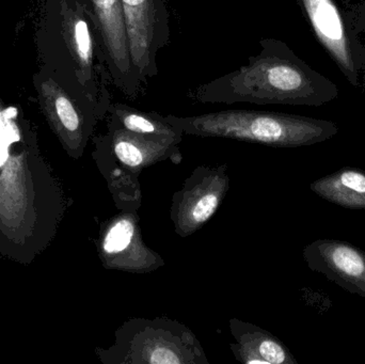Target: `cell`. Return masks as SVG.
Returning a JSON list of instances; mask_svg holds the SVG:
<instances>
[{
	"label": "cell",
	"mask_w": 365,
	"mask_h": 364,
	"mask_svg": "<svg viewBox=\"0 0 365 364\" xmlns=\"http://www.w3.org/2000/svg\"><path fill=\"white\" fill-rule=\"evenodd\" d=\"M255 328V327H253ZM231 331L237 340L238 355L240 360L247 364H296L297 361L289 352L287 346L263 329L252 331V326L231 321Z\"/></svg>",
	"instance_id": "4fadbf2b"
},
{
	"label": "cell",
	"mask_w": 365,
	"mask_h": 364,
	"mask_svg": "<svg viewBox=\"0 0 365 364\" xmlns=\"http://www.w3.org/2000/svg\"><path fill=\"white\" fill-rule=\"evenodd\" d=\"M311 190L324 200L354 211H365V171L344 167L313 182Z\"/></svg>",
	"instance_id": "5bb4252c"
},
{
	"label": "cell",
	"mask_w": 365,
	"mask_h": 364,
	"mask_svg": "<svg viewBox=\"0 0 365 364\" xmlns=\"http://www.w3.org/2000/svg\"><path fill=\"white\" fill-rule=\"evenodd\" d=\"M354 8H355L356 10L360 11V12L365 13V0L364 1L359 2V4H356Z\"/></svg>",
	"instance_id": "e0dca14e"
},
{
	"label": "cell",
	"mask_w": 365,
	"mask_h": 364,
	"mask_svg": "<svg viewBox=\"0 0 365 364\" xmlns=\"http://www.w3.org/2000/svg\"><path fill=\"white\" fill-rule=\"evenodd\" d=\"M354 15H355L356 23H357L358 30L362 36V40H364L365 46V13L360 12V11L356 10L353 8ZM361 85L364 87V92L365 95V59L364 68H362V76H361Z\"/></svg>",
	"instance_id": "2e32d148"
},
{
	"label": "cell",
	"mask_w": 365,
	"mask_h": 364,
	"mask_svg": "<svg viewBox=\"0 0 365 364\" xmlns=\"http://www.w3.org/2000/svg\"><path fill=\"white\" fill-rule=\"evenodd\" d=\"M180 139L152 135L137 134L124 128L107 123V132L96 137V152L93 156L96 164L113 165L115 168L101 169L108 181L113 196L126 192L128 209L133 203H140L132 196V192L140 194L138 177L141 171L156 162L175 158L181 160Z\"/></svg>",
	"instance_id": "277c9868"
},
{
	"label": "cell",
	"mask_w": 365,
	"mask_h": 364,
	"mask_svg": "<svg viewBox=\"0 0 365 364\" xmlns=\"http://www.w3.org/2000/svg\"><path fill=\"white\" fill-rule=\"evenodd\" d=\"M104 363L182 364L207 363L192 333L177 321L133 320L115 333Z\"/></svg>",
	"instance_id": "5b68a950"
},
{
	"label": "cell",
	"mask_w": 365,
	"mask_h": 364,
	"mask_svg": "<svg viewBox=\"0 0 365 364\" xmlns=\"http://www.w3.org/2000/svg\"><path fill=\"white\" fill-rule=\"evenodd\" d=\"M357 2V4H359V2L364 1V0H343V4H351V2Z\"/></svg>",
	"instance_id": "ac0fdd59"
},
{
	"label": "cell",
	"mask_w": 365,
	"mask_h": 364,
	"mask_svg": "<svg viewBox=\"0 0 365 364\" xmlns=\"http://www.w3.org/2000/svg\"><path fill=\"white\" fill-rule=\"evenodd\" d=\"M133 71L143 89L158 74V53L170 42L167 0H121Z\"/></svg>",
	"instance_id": "ba28073f"
},
{
	"label": "cell",
	"mask_w": 365,
	"mask_h": 364,
	"mask_svg": "<svg viewBox=\"0 0 365 364\" xmlns=\"http://www.w3.org/2000/svg\"><path fill=\"white\" fill-rule=\"evenodd\" d=\"M304 258L311 271L365 298V252L357 246L336 239H317L304 247Z\"/></svg>",
	"instance_id": "8fae6325"
},
{
	"label": "cell",
	"mask_w": 365,
	"mask_h": 364,
	"mask_svg": "<svg viewBox=\"0 0 365 364\" xmlns=\"http://www.w3.org/2000/svg\"><path fill=\"white\" fill-rule=\"evenodd\" d=\"M135 214L113 218L101 239V258L107 269L128 271H152L164 264L158 254L145 245Z\"/></svg>",
	"instance_id": "7c38bea8"
},
{
	"label": "cell",
	"mask_w": 365,
	"mask_h": 364,
	"mask_svg": "<svg viewBox=\"0 0 365 364\" xmlns=\"http://www.w3.org/2000/svg\"><path fill=\"white\" fill-rule=\"evenodd\" d=\"M63 212L59 184L34 143L0 142V252L31 262L55 237Z\"/></svg>",
	"instance_id": "6da1fadb"
},
{
	"label": "cell",
	"mask_w": 365,
	"mask_h": 364,
	"mask_svg": "<svg viewBox=\"0 0 365 364\" xmlns=\"http://www.w3.org/2000/svg\"><path fill=\"white\" fill-rule=\"evenodd\" d=\"M261 51L246 66L187 90L195 104L250 103L319 107L336 100L338 85L311 68L277 38H262Z\"/></svg>",
	"instance_id": "7a4b0ae2"
},
{
	"label": "cell",
	"mask_w": 365,
	"mask_h": 364,
	"mask_svg": "<svg viewBox=\"0 0 365 364\" xmlns=\"http://www.w3.org/2000/svg\"><path fill=\"white\" fill-rule=\"evenodd\" d=\"M107 123L137 134L167 137L182 140L184 135L155 111H143L122 103H111Z\"/></svg>",
	"instance_id": "9a60e30c"
},
{
	"label": "cell",
	"mask_w": 365,
	"mask_h": 364,
	"mask_svg": "<svg viewBox=\"0 0 365 364\" xmlns=\"http://www.w3.org/2000/svg\"><path fill=\"white\" fill-rule=\"evenodd\" d=\"M182 135L225 138L274 147H300L329 140L339 132L334 122L276 111H215L191 117L167 115Z\"/></svg>",
	"instance_id": "3957f363"
},
{
	"label": "cell",
	"mask_w": 365,
	"mask_h": 364,
	"mask_svg": "<svg viewBox=\"0 0 365 364\" xmlns=\"http://www.w3.org/2000/svg\"><path fill=\"white\" fill-rule=\"evenodd\" d=\"M229 189L225 167H199L173 196L171 218L175 232L187 237L212 218Z\"/></svg>",
	"instance_id": "30bf717a"
},
{
	"label": "cell",
	"mask_w": 365,
	"mask_h": 364,
	"mask_svg": "<svg viewBox=\"0 0 365 364\" xmlns=\"http://www.w3.org/2000/svg\"><path fill=\"white\" fill-rule=\"evenodd\" d=\"M41 108L66 153L78 160L98 122L106 119L110 104L98 102L86 92L73 94L55 79L38 85Z\"/></svg>",
	"instance_id": "52a82bcc"
},
{
	"label": "cell",
	"mask_w": 365,
	"mask_h": 364,
	"mask_svg": "<svg viewBox=\"0 0 365 364\" xmlns=\"http://www.w3.org/2000/svg\"><path fill=\"white\" fill-rule=\"evenodd\" d=\"M314 38L353 87H361L365 46L353 10L338 0H296Z\"/></svg>",
	"instance_id": "8992f818"
},
{
	"label": "cell",
	"mask_w": 365,
	"mask_h": 364,
	"mask_svg": "<svg viewBox=\"0 0 365 364\" xmlns=\"http://www.w3.org/2000/svg\"><path fill=\"white\" fill-rule=\"evenodd\" d=\"M100 36L113 87L128 100H136L145 89L135 76L121 0H83Z\"/></svg>",
	"instance_id": "9c48e42d"
}]
</instances>
